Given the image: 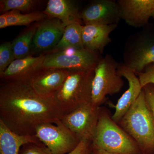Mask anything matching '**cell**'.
I'll return each instance as SVG.
<instances>
[{
  "label": "cell",
  "mask_w": 154,
  "mask_h": 154,
  "mask_svg": "<svg viewBox=\"0 0 154 154\" xmlns=\"http://www.w3.org/2000/svg\"><path fill=\"white\" fill-rule=\"evenodd\" d=\"M85 25H118L121 20L119 6L113 0H96L80 12Z\"/></svg>",
  "instance_id": "cell-11"
},
{
  "label": "cell",
  "mask_w": 154,
  "mask_h": 154,
  "mask_svg": "<svg viewBox=\"0 0 154 154\" xmlns=\"http://www.w3.org/2000/svg\"><path fill=\"white\" fill-rule=\"evenodd\" d=\"M8 27V23L5 17L3 14L0 16V28L3 29Z\"/></svg>",
  "instance_id": "cell-29"
},
{
  "label": "cell",
  "mask_w": 154,
  "mask_h": 154,
  "mask_svg": "<svg viewBox=\"0 0 154 154\" xmlns=\"http://www.w3.org/2000/svg\"><path fill=\"white\" fill-rule=\"evenodd\" d=\"M146 28L130 36L125 45L122 63L136 75L154 63V33Z\"/></svg>",
  "instance_id": "cell-6"
},
{
  "label": "cell",
  "mask_w": 154,
  "mask_h": 154,
  "mask_svg": "<svg viewBox=\"0 0 154 154\" xmlns=\"http://www.w3.org/2000/svg\"><path fill=\"white\" fill-rule=\"evenodd\" d=\"M119 63L110 54L102 57L94 70L91 103L100 107L107 95L119 93L124 85L118 69Z\"/></svg>",
  "instance_id": "cell-5"
},
{
  "label": "cell",
  "mask_w": 154,
  "mask_h": 154,
  "mask_svg": "<svg viewBox=\"0 0 154 154\" xmlns=\"http://www.w3.org/2000/svg\"><path fill=\"white\" fill-rule=\"evenodd\" d=\"M68 72V70L42 69L31 77L29 82L38 95L53 97L64 82Z\"/></svg>",
  "instance_id": "cell-15"
},
{
  "label": "cell",
  "mask_w": 154,
  "mask_h": 154,
  "mask_svg": "<svg viewBox=\"0 0 154 154\" xmlns=\"http://www.w3.org/2000/svg\"><path fill=\"white\" fill-rule=\"evenodd\" d=\"M19 154H52L44 144L29 143L22 146Z\"/></svg>",
  "instance_id": "cell-24"
},
{
  "label": "cell",
  "mask_w": 154,
  "mask_h": 154,
  "mask_svg": "<svg viewBox=\"0 0 154 154\" xmlns=\"http://www.w3.org/2000/svg\"><path fill=\"white\" fill-rule=\"evenodd\" d=\"M91 154H118L107 151L105 150L93 147Z\"/></svg>",
  "instance_id": "cell-28"
},
{
  "label": "cell",
  "mask_w": 154,
  "mask_h": 154,
  "mask_svg": "<svg viewBox=\"0 0 154 154\" xmlns=\"http://www.w3.org/2000/svg\"><path fill=\"white\" fill-rule=\"evenodd\" d=\"M63 114L53 97L38 95L29 81L1 82L0 120L15 133L35 135L38 125L56 123Z\"/></svg>",
  "instance_id": "cell-1"
},
{
  "label": "cell",
  "mask_w": 154,
  "mask_h": 154,
  "mask_svg": "<svg viewBox=\"0 0 154 154\" xmlns=\"http://www.w3.org/2000/svg\"><path fill=\"white\" fill-rule=\"evenodd\" d=\"M142 154H143V153H142Z\"/></svg>",
  "instance_id": "cell-30"
},
{
  "label": "cell",
  "mask_w": 154,
  "mask_h": 154,
  "mask_svg": "<svg viewBox=\"0 0 154 154\" xmlns=\"http://www.w3.org/2000/svg\"><path fill=\"white\" fill-rule=\"evenodd\" d=\"M82 26L81 23H74L66 26L59 42L49 53L68 49H81L85 48L82 39Z\"/></svg>",
  "instance_id": "cell-20"
},
{
  "label": "cell",
  "mask_w": 154,
  "mask_h": 154,
  "mask_svg": "<svg viewBox=\"0 0 154 154\" xmlns=\"http://www.w3.org/2000/svg\"><path fill=\"white\" fill-rule=\"evenodd\" d=\"M49 18L60 20L66 26L74 23H81L79 5L72 0H49L43 11Z\"/></svg>",
  "instance_id": "cell-17"
},
{
  "label": "cell",
  "mask_w": 154,
  "mask_h": 154,
  "mask_svg": "<svg viewBox=\"0 0 154 154\" xmlns=\"http://www.w3.org/2000/svg\"><path fill=\"white\" fill-rule=\"evenodd\" d=\"M118 25H83L82 39L85 48L102 54L105 48L111 42L110 33Z\"/></svg>",
  "instance_id": "cell-16"
},
{
  "label": "cell",
  "mask_w": 154,
  "mask_h": 154,
  "mask_svg": "<svg viewBox=\"0 0 154 154\" xmlns=\"http://www.w3.org/2000/svg\"><path fill=\"white\" fill-rule=\"evenodd\" d=\"M5 15L8 27L14 26H30L33 23L38 22L46 19L48 17L40 11L22 14L21 12L12 11L3 14Z\"/></svg>",
  "instance_id": "cell-21"
},
{
  "label": "cell",
  "mask_w": 154,
  "mask_h": 154,
  "mask_svg": "<svg viewBox=\"0 0 154 154\" xmlns=\"http://www.w3.org/2000/svg\"><path fill=\"white\" fill-rule=\"evenodd\" d=\"M146 101L151 111L154 119V85L149 84L143 88Z\"/></svg>",
  "instance_id": "cell-26"
},
{
  "label": "cell",
  "mask_w": 154,
  "mask_h": 154,
  "mask_svg": "<svg viewBox=\"0 0 154 154\" xmlns=\"http://www.w3.org/2000/svg\"><path fill=\"white\" fill-rule=\"evenodd\" d=\"M121 19L135 28L147 27L154 19V0H119Z\"/></svg>",
  "instance_id": "cell-12"
},
{
  "label": "cell",
  "mask_w": 154,
  "mask_h": 154,
  "mask_svg": "<svg viewBox=\"0 0 154 154\" xmlns=\"http://www.w3.org/2000/svg\"><path fill=\"white\" fill-rule=\"evenodd\" d=\"M45 54L15 60L2 74L1 82H27L43 67Z\"/></svg>",
  "instance_id": "cell-14"
},
{
  "label": "cell",
  "mask_w": 154,
  "mask_h": 154,
  "mask_svg": "<svg viewBox=\"0 0 154 154\" xmlns=\"http://www.w3.org/2000/svg\"><path fill=\"white\" fill-rule=\"evenodd\" d=\"M38 22L28 26L12 41L15 60L32 55V42Z\"/></svg>",
  "instance_id": "cell-19"
},
{
  "label": "cell",
  "mask_w": 154,
  "mask_h": 154,
  "mask_svg": "<svg viewBox=\"0 0 154 154\" xmlns=\"http://www.w3.org/2000/svg\"><path fill=\"white\" fill-rule=\"evenodd\" d=\"M137 75L142 88L149 84L154 85V63L148 66L143 72L139 73Z\"/></svg>",
  "instance_id": "cell-25"
},
{
  "label": "cell",
  "mask_w": 154,
  "mask_h": 154,
  "mask_svg": "<svg viewBox=\"0 0 154 154\" xmlns=\"http://www.w3.org/2000/svg\"><path fill=\"white\" fill-rule=\"evenodd\" d=\"M117 123L137 144L143 154H154V117L143 89Z\"/></svg>",
  "instance_id": "cell-2"
},
{
  "label": "cell",
  "mask_w": 154,
  "mask_h": 154,
  "mask_svg": "<svg viewBox=\"0 0 154 154\" xmlns=\"http://www.w3.org/2000/svg\"><path fill=\"white\" fill-rule=\"evenodd\" d=\"M94 70H70L64 82L54 95L63 114L91 103Z\"/></svg>",
  "instance_id": "cell-4"
},
{
  "label": "cell",
  "mask_w": 154,
  "mask_h": 154,
  "mask_svg": "<svg viewBox=\"0 0 154 154\" xmlns=\"http://www.w3.org/2000/svg\"><path fill=\"white\" fill-rule=\"evenodd\" d=\"M41 1L36 0H1L0 11L2 14L12 11L28 12L33 11Z\"/></svg>",
  "instance_id": "cell-22"
},
{
  "label": "cell",
  "mask_w": 154,
  "mask_h": 154,
  "mask_svg": "<svg viewBox=\"0 0 154 154\" xmlns=\"http://www.w3.org/2000/svg\"><path fill=\"white\" fill-rule=\"evenodd\" d=\"M118 71L119 74L127 80L128 88L119 99L115 106V111L111 116L112 119L116 123L134 104L143 90L137 75L124 64L119 63Z\"/></svg>",
  "instance_id": "cell-13"
},
{
  "label": "cell",
  "mask_w": 154,
  "mask_h": 154,
  "mask_svg": "<svg viewBox=\"0 0 154 154\" xmlns=\"http://www.w3.org/2000/svg\"><path fill=\"white\" fill-rule=\"evenodd\" d=\"M15 60L12 42H5L0 45V75Z\"/></svg>",
  "instance_id": "cell-23"
},
{
  "label": "cell",
  "mask_w": 154,
  "mask_h": 154,
  "mask_svg": "<svg viewBox=\"0 0 154 154\" xmlns=\"http://www.w3.org/2000/svg\"><path fill=\"white\" fill-rule=\"evenodd\" d=\"M35 135L52 154L68 153L81 141L60 120L56 123H45L38 125Z\"/></svg>",
  "instance_id": "cell-8"
},
{
  "label": "cell",
  "mask_w": 154,
  "mask_h": 154,
  "mask_svg": "<svg viewBox=\"0 0 154 154\" xmlns=\"http://www.w3.org/2000/svg\"><path fill=\"white\" fill-rule=\"evenodd\" d=\"M102 57L99 53L85 48L66 49L45 54L42 69H95Z\"/></svg>",
  "instance_id": "cell-7"
},
{
  "label": "cell",
  "mask_w": 154,
  "mask_h": 154,
  "mask_svg": "<svg viewBox=\"0 0 154 154\" xmlns=\"http://www.w3.org/2000/svg\"><path fill=\"white\" fill-rule=\"evenodd\" d=\"M100 107L88 103L63 114L60 121L80 140L92 142L99 122Z\"/></svg>",
  "instance_id": "cell-9"
},
{
  "label": "cell",
  "mask_w": 154,
  "mask_h": 154,
  "mask_svg": "<svg viewBox=\"0 0 154 154\" xmlns=\"http://www.w3.org/2000/svg\"><path fill=\"white\" fill-rule=\"evenodd\" d=\"M32 142L42 143L35 135L15 133L0 120V154H19L22 146Z\"/></svg>",
  "instance_id": "cell-18"
},
{
  "label": "cell",
  "mask_w": 154,
  "mask_h": 154,
  "mask_svg": "<svg viewBox=\"0 0 154 154\" xmlns=\"http://www.w3.org/2000/svg\"><path fill=\"white\" fill-rule=\"evenodd\" d=\"M66 27L56 18L48 17L38 22L32 42V55L45 54L52 51L60 41Z\"/></svg>",
  "instance_id": "cell-10"
},
{
  "label": "cell",
  "mask_w": 154,
  "mask_h": 154,
  "mask_svg": "<svg viewBox=\"0 0 154 154\" xmlns=\"http://www.w3.org/2000/svg\"><path fill=\"white\" fill-rule=\"evenodd\" d=\"M92 149V142L82 140L74 149L66 154H91Z\"/></svg>",
  "instance_id": "cell-27"
},
{
  "label": "cell",
  "mask_w": 154,
  "mask_h": 154,
  "mask_svg": "<svg viewBox=\"0 0 154 154\" xmlns=\"http://www.w3.org/2000/svg\"><path fill=\"white\" fill-rule=\"evenodd\" d=\"M93 147L118 154H142L137 144L112 119L109 110L100 107Z\"/></svg>",
  "instance_id": "cell-3"
}]
</instances>
